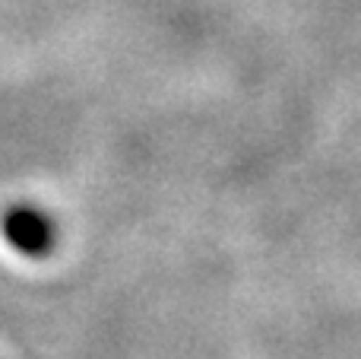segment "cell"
<instances>
[{
    "label": "cell",
    "instance_id": "cell-1",
    "mask_svg": "<svg viewBox=\"0 0 361 359\" xmlns=\"http://www.w3.org/2000/svg\"><path fill=\"white\" fill-rule=\"evenodd\" d=\"M6 235L16 248L23 252H44L51 245V226L44 223V216L32 213V210H16V213L6 216Z\"/></svg>",
    "mask_w": 361,
    "mask_h": 359
}]
</instances>
